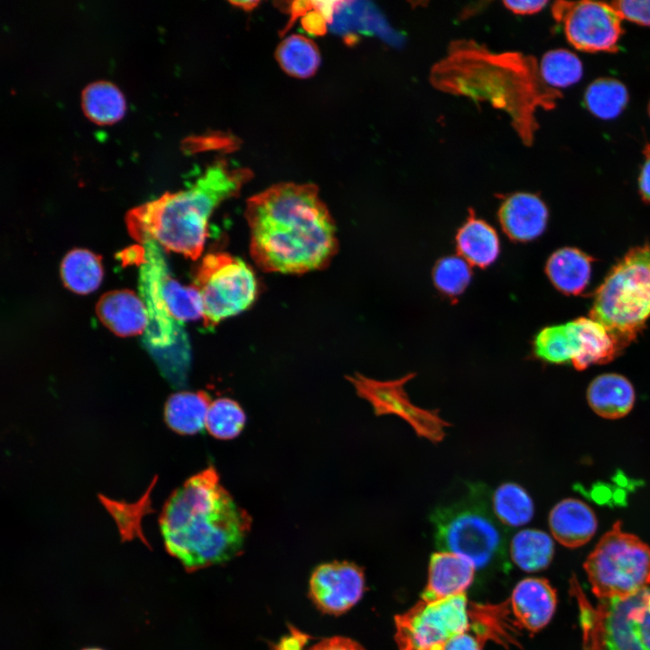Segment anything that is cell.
I'll use <instances>...</instances> for the list:
<instances>
[{
  "mask_svg": "<svg viewBox=\"0 0 650 650\" xmlns=\"http://www.w3.org/2000/svg\"><path fill=\"white\" fill-rule=\"evenodd\" d=\"M250 253L265 272L302 274L326 267L337 252L333 219L316 186L279 183L246 206Z\"/></svg>",
  "mask_w": 650,
  "mask_h": 650,
  "instance_id": "obj_1",
  "label": "cell"
},
{
  "mask_svg": "<svg viewBox=\"0 0 650 650\" xmlns=\"http://www.w3.org/2000/svg\"><path fill=\"white\" fill-rule=\"evenodd\" d=\"M251 522L211 465L188 478L169 497L159 519L167 552L188 572L238 556Z\"/></svg>",
  "mask_w": 650,
  "mask_h": 650,
  "instance_id": "obj_2",
  "label": "cell"
},
{
  "mask_svg": "<svg viewBox=\"0 0 650 650\" xmlns=\"http://www.w3.org/2000/svg\"><path fill=\"white\" fill-rule=\"evenodd\" d=\"M432 79L442 90L488 100L506 111L527 144L538 127L536 110L553 108L562 97L543 82L533 57L494 54L470 42H455L446 59L434 66Z\"/></svg>",
  "mask_w": 650,
  "mask_h": 650,
  "instance_id": "obj_3",
  "label": "cell"
},
{
  "mask_svg": "<svg viewBox=\"0 0 650 650\" xmlns=\"http://www.w3.org/2000/svg\"><path fill=\"white\" fill-rule=\"evenodd\" d=\"M250 178L247 169L217 162L190 188L131 209L125 217L128 231L143 244L154 241L195 260L203 250L214 209L237 195Z\"/></svg>",
  "mask_w": 650,
  "mask_h": 650,
  "instance_id": "obj_4",
  "label": "cell"
},
{
  "mask_svg": "<svg viewBox=\"0 0 650 650\" xmlns=\"http://www.w3.org/2000/svg\"><path fill=\"white\" fill-rule=\"evenodd\" d=\"M429 519L440 551L468 559L476 571L508 570V528L494 515L487 485L468 483L461 497L435 506Z\"/></svg>",
  "mask_w": 650,
  "mask_h": 650,
  "instance_id": "obj_5",
  "label": "cell"
},
{
  "mask_svg": "<svg viewBox=\"0 0 650 650\" xmlns=\"http://www.w3.org/2000/svg\"><path fill=\"white\" fill-rule=\"evenodd\" d=\"M590 318L600 323L621 350L650 318V244L631 248L597 289Z\"/></svg>",
  "mask_w": 650,
  "mask_h": 650,
  "instance_id": "obj_6",
  "label": "cell"
},
{
  "mask_svg": "<svg viewBox=\"0 0 650 650\" xmlns=\"http://www.w3.org/2000/svg\"><path fill=\"white\" fill-rule=\"evenodd\" d=\"M570 583L584 650H650V588L592 605L575 577Z\"/></svg>",
  "mask_w": 650,
  "mask_h": 650,
  "instance_id": "obj_7",
  "label": "cell"
},
{
  "mask_svg": "<svg viewBox=\"0 0 650 650\" xmlns=\"http://www.w3.org/2000/svg\"><path fill=\"white\" fill-rule=\"evenodd\" d=\"M618 521L589 554L584 570L599 599L625 598L650 585V545Z\"/></svg>",
  "mask_w": 650,
  "mask_h": 650,
  "instance_id": "obj_8",
  "label": "cell"
},
{
  "mask_svg": "<svg viewBox=\"0 0 650 650\" xmlns=\"http://www.w3.org/2000/svg\"><path fill=\"white\" fill-rule=\"evenodd\" d=\"M158 246L154 241L144 243L140 267V292L149 320L144 342L169 383L182 387L186 385L190 358L189 354L172 348L181 336V326L169 314L162 297V280L168 268Z\"/></svg>",
  "mask_w": 650,
  "mask_h": 650,
  "instance_id": "obj_9",
  "label": "cell"
},
{
  "mask_svg": "<svg viewBox=\"0 0 650 650\" xmlns=\"http://www.w3.org/2000/svg\"><path fill=\"white\" fill-rule=\"evenodd\" d=\"M194 282L201 296L202 318L207 327L246 310L258 292L250 266L224 252L208 254L196 272Z\"/></svg>",
  "mask_w": 650,
  "mask_h": 650,
  "instance_id": "obj_10",
  "label": "cell"
},
{
  "mask_svg": "<svg viewBox=\"0 0 650 650\" xmlns=\"http://www.w3.org/2000/svg\"><path fill=\"white\" fill-rule=\"evenodd\" d=\"M395 624L399 650H444L450 640L469 629L466 594L432 602L421 599L396 615Z\"/></svg>",
  "mask_w": 650,
  "mask_h": 650,
  "instance_id": "obj_11",
  "label": "cell"
},
{
  "mask_svg": "<svg viewBox=\"0 0 650 650\" xmlns=\"http://www.w3.org/2000/svg\"><path fill=\"white\" fill-rule=\"evenodd\" d=\"M552 10L575 49L586 52H614L618 49L623 20L610 3L557 1Z\"/></svg>",
  "mask_w": 650,
  "mask_h": 650,
  "instance_id": "obj_12",
  "label": "cell"
},
{
  "mask_svg": "<svg viewBox=\"0 0 650 650\" xmlns=\"http://www.w3.org/2000/svg\"><path fill=\"white\" fill-rule=\"evenodd\" d=\"M415 376L409 373L395 380L380 381L360 374L348 376L358 395L367 401L376 415L394 414L404 420L420 437L436 443L445 436L449 422L438 411L421 408L413 404L404 389L407 382Z\"/></svg>",
  "mask_w": 650,
  "mask_h": 650,
  "instance_id": "obj_13",
  "label": "cell"
},
{
  "mask_svg": "<svg viewBox=\"0 0 650 650\" xmlns=\"http://www.w3.org/2000/svg\"><path fill=\"white\" fill-rule=\"evenodd\" d=\"M365 591L361 567L349 562L334 561L318 565L309 580V595L322 613L339 616L353 608Z\"/></svg>",
  "mask_w": 650,
  "mask_h": 650,
  "instance_id": "obj_14",
  "label": "cell"
},
{
  "mask_svg": "<svg viewBox=\"0 0 650 650\" xmlns=\"http://www.w3.org/2000/svg\"><path fill=\"white\" fill-rule=\"evenodd\" d=\"M508 602L518 628L535 633L551 621L557 595L546 579L526 578L516 584Z\"/></svg>",
  "mask_w": 650,
  "mask_h": 650,
  "instance_id": "obj_15",
  "label": "cell"
},
{
  "mask_svg": "<svg viewBox=\"0 0 650 650\" xmlns=\"http://www.w3.org/2000/svg\"><path fill=\"white\" fill-rule=\"evenodd\" d=\"M497 216L504 233L510 239L528 242L543 233L549 212L545 203L537 195L516 192L502 201Z\"/></svg>",
  "mask_w": 650,
  "mask_h": 650,
  "instance_id": "obj_16",
  "label": "cell"
},
{
  "mask_svg": "<svg viewBox=\"0 0 650 650\" xmlns=\"http://www.w3.org/2000/svg\"><path fill=\"white\" fill-rule=\"evenodd\" d=\"M476 568L458 554L440 551L430 559L428 580L421 594L424 601H438L465 594L474 580Z\"/></svg>",
  "mask_w": 650,
  "mask_h": 650,
  "instance_id": "obj_17",
  "label": "cell"
},
{
  "mask_svg": "<svg viewBox=\"0 0 650 650\" xmlns=\"http://www.w3.org/2000/svg\"><path fill=\"white\" fill-rule=\"evenodd\" d=\"M97 313L104 325L122 337L145 331L149 322L142 298L129 290L105 293L98 302Z\"/></svg>",
  "mask_w": 650,
  "mask_h": 650,
  "instance_id": "obj_18",
  "label": "cell"
},
{
  "mask_svg": "<svg viewBox=\"0 0 650 650\" xmlns=\"http://www.w3.org/2000/svg\"><path fill=\"white\" fill-rule=\"evenodd\" d=\"M548 523L552 536L568 548H577L587 543L598 526L594 511L575 498L558 502L550 511Z\"/></svg>",
  "mask_w": 650,
  "mask_h": 650,
  "instance_id": "obj_19",
  "label": "cell"
},
{
  "mask_svg": "<svg viewBox=\"0 0 650 650\" xmlns=\"http://www.w3.org/2000/svg\"><path fill=\"white\" fill-rule=\"evenodd\" d=\"M455 245L460 256L479 268L490 266L500 253V240L496 229L486 220L477 218L472 209L457 230Z\"/></svg>",
  "mask_w": 650,
  "mask_h": 650,
  "instance_id": "obj_20",
  "label": "cell"
},
{
  "mask_svg": "<svg viewBox=\"0 0 650 650\" xmlns=\"http://www.w3.org/2000/svg\"><path fill=\"white\" fill-rule=\"evenodd\" d=\"M636 400L634 386L622 375L608 373L595 377L587 389V401L592 411L605 419L626 416Z\"/></svg>",
  "mask_w": 650,
  "mask_h": 650,
  "instance_id": "obj_21",
  "label": "cell"
},
{
  "mask_svg": "<svg viewBox=\"0 0 650 650\" xmlns=\"http://www.w3.org/2000/svg\"><path fill=\"white\" fill-rule=\"evenodd\" d=\"M592 258L575 247L554 251L545 264V273L552 285L567 295H577L588 285Z\"/></svg>",
  "mask_w": 650,
  "mask_h": 650,
  "instance_id": "obj_22",
  "label": "cell"
},
{
  "mask_svg": "<svg viewBox=\"0 0 650 650\" xmlns=\"http://www.w3.org/2000/svg\"><path fill=\"white\" fill-rule=\"evenodd\" d=\"M211 402L205 391H180L171 395L164 405L167 426L181 435H194L205 427Z\"/></svg>",
  "mask_w": 650,
  "mask_h": 650,
  "instance_id": "obj_23",
  "label": "cell"
},
{
  "mask_svg": "<svg viewBox=\"0 0 650 650\" xmlns=\"http://www.w3.org/2000/svg\"><path fill=\"white\" fill-rule=\"evenodd\" d=\"M508 600L498 605L469 604V629L484 645L488 640L517 645L515 624Z\"/></svg>",
  "mask_w": 650,
  "mask_h": 650,
  "instance_id": "obj_24",
  "label": "cell"
},
{
  "mask_svg": "<svg viewBox=\"0 0 650 650\" xmlns=\"http://www.w3.org/2000/svg\"><path fill=\"white\" fill-rule=\"evenodd\" d=\"M580 348L575 320L543 328L533 340V355L550 364L572 362Z\"/></svg>",
  "mask_w": 650,
  "mask_h": 650,
  "instance_id": "obj_25",
  "label": "cell"
},
{
  "mask_svg": "<svg viewBox=\"0 0 650 650\" xmlns=\"http://www.w3.org/2000/svg\"><path fill=\"white\" fill-rule=\"evenodd\" d=\"M574 320L580 341V352L571 362L576 369L608 363L621 353L618 342L600 323L585 317Z\"/></svg>",
  "mask_w": 650,
  "mask_h": 650,
  "instance_id": "obj_26",
  "label": "cell"
},
{
  "mask_svg": "<svg viewBox=\"0 0 650 650\" xmlns=\"http://www.w3.org/2000/svg\"><path fill=\"white\" fill-rule=\"evenodd\" d=\"M513 562L521 570L534 572L546 569L554 554L552 537L538 529H523L514 535L509 543Z\"/></svg>",
  "mask_w": 650,
  "mask_h": 650,
  "instance_id": "obj_27",
  "label": "cell"
},
{
  "mask_svg": "<svg viewBox=\"0 0 650 650\" xmlns=\"http://www.w3.org/2000/svg\"><path fill=\"white\" fill-rule=\"evenodd\" d=\"M491 506L498 521L508 529L526 525L534 515L532 497L515 482L502 483L494 490Z\"/></svg>",
  "mask_w": 650,
  "mask_h": 650,
  "instance_id": "obj_28",
  "label": "cell"
},
{
  "mask_svg": "<svg viewBox=\"0 0 650 650\" xmlns=\"http://www.w3.org/2000/svg\"><path fill=\"white\" fill-rule=\"evenodd\" d=\"M60 275L68 289L79 294L89 293L98 289L102 281L100 257L86 249H74L63 258Z\"/></svg>",
  "mask_w": 650,
  "mask_h": 650,
  "instance_id": "obj_29",
  "label": "cell"
},
{
  "mask_svg": "<svg viewBox=\"0 0 650 650\" xmlns=\"http://www.w3.org/2000/svg\"><path fill=\"white\" fill-rule=\"evenodd\" d=\"M82 107L88 117L98 124L117 121L125 113V101L112 83L100 80L88 85L82 92Z\"/></svg>",
  "mask_w": 650,
  "mask_h": 650,
  "instance_id": "obj_30",
  "label": "cell"
},
{
  "mask_svg": "<svg viewBox=\"0 0 650 650\" xmlns=\"http://www.w3.org/2000/svg\"><path fill=\"white\" fill-rule=\"evenodd\" d=\"M628 99L627 87L613 78L597 79L588 86L584 93L586 108L603 120L618 116L626 108Z\"/></svg>",
  "mask_w": 650,
  "mask_h": 650,
  "instance_id": "obj_31",
  "label": "cell"
},
{
  "mask_svg": "<svg viewBox=\"0 0 650 650\" xmlns=\"http://www.w3.org/2000/svg\"><path fill=\"white\" fill-rule=\"evenodd\" d=\"M276 59L289 75L304 79L316 72L320 62L317 46L302 35H292L278 46Z\"/></svg>",
  "mask_w": 650,
  "mask_h": 650,
  "instance_id": "obj_32",
  "label": "cell"
},
{
  "mask_svg": "<svg viewBox=\"0 0 650 650\" xmlns=\"http://www.w3.org/2000/svg\"><path fill=\"white\" fill-rule=\"evenodd\" d=\"M539 71L543 82L550 88L570 87L582 77L583 68L578 56L565 49H556L543 54Z\"/></svg>",
  "mask_w": 650,
  "mask_h": 650,
  "instance_id": "obj_33",
  "label": "cell"
},
{
  "mask_svg": "<svg viewBox=\"0 0 650 650\" xmlns=\"http://www.w3.org/2000/svg\"><path fill=\"white\" fill-rule=\"evenodd\" d=\"M162 292L171 317L177 322L194 320L203 317V305L199 290L183 286L173 280L168 272L163 274Z\"/></svg>",
  "mask_w": 650,
  "mask_h": 650,
  "instance_id": "obj_34",
  "label": "cell"
},
{
  "mask_svg": "<svg viewBox=\"0 0 650 650\" xmlns=\"http://www.w3.org/2000/svg\"><path fill=\"white\" fill-rule=\"evenodd\" d=\"M246 415L240 404L228 397L211 402L205 422L209 433L218 440H232L243 431Z\"/></svg>",
  "mask_w": 650,
  "mask_h": 650,
  "instance_id": "obj_35",
  "label": "cell"
},
{
  "mask_svg": "<svg viewBox=\"0 0 650 650\" xmlns=\"http://www.w3.org/2000/svg\"><path fill=\"white\" fill-rule=\"evenodd\" d=\"M471 277V265L459 255L441 257L432 269L434 286L441 293L452 299L465 292Z\"/></svg>",
  "mask_w": 650,
  "mask_h": 650,
  "instance_id": "obj_36",
  "label": "cell"
},
{
  "mask_svg": "<svg viewBox=\"0 0 650 650\" xmlns=\"http://www.w3.org/2000/svg\"><path fill=\"white\" fill-rule=\"evenodd\" d=\"M610 4L623 21L650 26V0H618Z\"/></svg>",
  "mask_w": 650,
  "mask_h": 650,
  "instance_id": "obj_37",
  "label": "cell"
},
{
  "mask_svg": "<svg viewBox=\"0 0 650 650\" xmlns=\"http://www.w3.org/2000/svg\"><path fill=\"white\" fill-rule=\"evenodd\" d=\"M310 650H365V648L351 638L336 636L322 639Z\"/></svg>",
  "mask_w": 650,
  "mask_h": 650,
  "instance_id": "obj_38",
  "label": "cell"
},
{
  "mask_svg": "<svg viewBox=\"0 0 650 650\" xmlns=\"http://www.w3.org/2000/svg\"><path fill=\"white\" fill-rule=\"evenodd\" d=\"M645 161L638 176V190L642 199L650 203V144L644 148Z\"/></svg>",
  "mask_w": 650,
  "mask_h": 650,
  "instance_id": "obj_39",
  "label": "cell"
},
{
  "mask_svg": "<svg viewBox=\"0 0 650 650\" xmlns=\"http://www.w3.org/2000/svg\"><path fill=\"white\" fill-rule=\"evenodd\" d=\"M482 642L469 631L453 637L444 650H482Z\"/></svg>",
  "mask_w": 650,
  "mask_h": 650,
  "instance_id": "obj_40",
  "label": "cell"
},
{
  "mask_svg": "<svg viewBox=\"0 0 650 650\" xmlns=\"http://www.w3.org/2000/svg\"><path fill=\"white\" fill-rule=\"evenodd\" d=\"M504 5L515 14H534L548 4L547 1H505Z\"/></svg>",
  "mask_w": 650,
  "mask_h": 650,
  "instance_id": "obj_41",
  "label": "cell"
},
{
  "mask_svg": "<svg viewBox=\"0 0 650 650\" xmlns=\"http://www.w3.org/2000/svg\"><path fill=\"white\" fill-rule=\"evenodd\" d=\"M81 650H105V649H102V648H99V647H86V648H83V649H81Z\"/></svg>",
  "mask_w": 650,
  "mask_h": 650,
  "instance_id": "obj_42",
  "label": "cell"
},
{
  "mask_svg": "<svg viewBox=\"0 0 650 650\" xmlns=\"http://www.w3.org/2000/svg\"><path fill=\"white\" fill-rule=\"evenodd\" d=\"M647 111H648V115H649V117H650V100H649V103H648Z\"/></svg>",
  "mask_w": 650,
  "mask_h": 650,
  "instance_id": "obj_43",
  "label": "cell"
}]
</instances>
